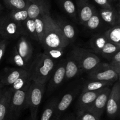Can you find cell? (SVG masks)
Segmentation results:
<instances>
[{"label": "cell", "instance_id": "cell-1", "mask_svg": "<svg viewBox=\"0 0 120 120\" xmlns=\"http://www.w3.org/2000/svg\"><path fill=\"white\" fill-rule=\"evenodd\" d=\"M42 16L45 29L41 44L43 46L46 53L53 59H56L62 56L63 50L69 43L63 36L56 21L50 15L49 8L45 11Z\"/></svg>", "mask_w": 120, "mask_h": 120}, {"label": "cell", "instance_id": "cell-2", "mask_svg": "<svg viewBox=\"0 0 120 120\" xmlns=\"http://www.w3.org/2000/svg\"><path fill=\"white\" fill-rule=\"evenodd\" d=\"M55 60L45 52L36 57L30 67L29 71L32 82L45 84L48 80L55 67Z\"/></svg>", "mask_w": 120, "mask_h": 120}, {"label": "cell", "instance_id": "cell-3", "mask_svg": "<svg viewBox=\"0 0 120 120\" xmlns=\"http://www.w3.org/2000/svg\"><path fill=\"white\" fill-rule=\"evenodd\" d=\"M45 84L33 82L30 83L28 91L26 105L29 108L31 120H37L39 107L42 101Z\"/></svg>", "mask_w": 120, "mask_h": 120}, {"label": "cell", "instance_id": "cell-4", "mask_svg": "<svg viewBox=\"0 0 120 120\" xmlns=\"http://www.w3.org/2000/svg\"><path fill=\"white\" fill-rule=\"evenodd\" d=\"M71 56L77 62L82 71H90L100 63L98 56L84 48H75L71 51Z\"/></svg>", "mask_w": 120, "mask_h": 120}, {"label": "cell", "instance_id": "cell-5", "mask_svg": "<svg viewBox=\"0 0 120 120\" xmlns=\"http://www.w3.org/2000/svg\"><path fill=\"white\" fill-rule=\"evenodd\" d=\"M23 32V25L12 19L8 15L0 17V35L4 39L16 38Z\"/></svg>", "mask_w": 120, "mask_h": 120}, {"label": "cell", "instance_id": "cell-6", "mask_svg": "<svg viewBox=\"0 0 120 120\" xmlns=\"http://www.w3.org/2000/svg\"><path fill=\"white\" fill-rule=\"evenodd\" d=\"M29 87L13 92L9 104L8 116L9 119L11 120L16 119L21 111L26 106L27 95Z\"/></svg>", "mask_w": 120, "mask_h": 120}, {"label": "cell", "instance_id": "cell-7", "mask_svg": "<svg viewBox=\"0 0 120 120\" xmlns=\"http://www.w3.org/2000/svg\"><path fill=\"white\" fill-rule=\"evenodd\" d=\"M120 75L109 63H99L94 69L89 71V78L90 80L103 81H112L116 82L118 80Z\"/></svg>", "mask_w": 120, "mask_h": 120}, {"label": "cell", "instance_id": "cell-8", "mask_svg": "<svg viewBox=\"0 0 120 120\" xmlns=\"http://www.w3.org/2000/svg\"><path fill=\"white\" fill-rule=\"evenodd\" d=\"M120 107V84L119 80L114 82L110 90L105 110L108 116L111 119L116 118L119 114Z\"/></svg>", "mask_w": 120, "mask_h": 120}, {"label": "cell", "instance_id": "cell-9", "mask_svg": "<svg viewBox=\"0 0 120 120\" xmlns=\"http://www.w3.org/2000/svg\"><path fill=\"white\" fill-rule=\"evenodd\" d=\"M110 90L111 89L109 87L104 88L103 91L97 96L93 103L86 110L91 112V113L94 114L98 119L100 120L101 117L106 108L107 102L109 98Z\"/></svg>", "mask_w": 120, "mask_h": 120}, {"label": "cell", "instance_id": "cell-10", "mask_svg": "<svg viewBox=\"0 0 120 120\" xmlns=\"http://www.w3.org/2000/svg\"><path fill=\"white\" fill-rule=\"evenodd\" d=\"M77 18L80 23L84 25L97 11L89 0H77Z\"/></svg>", "mask_w": 120, "mask_h": 120}, {"label": "cell", "instance_id": "cell-11", "mask_svg": "<svg viewBox=\"0 0 120 120\" xmlns=\"http://www.w3.org/2000/svg\"><path fill=\"white\" fill-rule=\"evenodd\" d=\"M78 89L67 93L62 97V99L57 102L55 109L54 116L60 117L61 115L69 108L78 93Z\"/></svg>", "mask_w": 120, "mask_h": 120}, {"label": "cell", "instance_id": "cell-12", "mask_svg": "<svg viewBox=\"0 0 120 120\" xmlns=\"http://www.w3.org/2000/svg\"><path fill=\"white\" fill-rule=\"evenodd\" d=\"M65 66L66 60H63L56 69L48 86V92L49 93L60 85L63 81L65 80Z\"/></svg>", "mask_w": 120, "mask_h": 120}, {"label": "cell", "instance_id": "cell-13", "mask_svg": "<svg viewBox=\"0 0 120 120\" xmlns=\"http://www.w3.org/2000/svg\"><path fill=\"white\" fill-rule=\"evenodd\" d=\"M48 8H49V5L46 0H37L34 2H29L26 8L28 18L35 19L42 15Z\"/></svg>", "mask_w": 120, "mask_h": 120}, {"label": "cell", "instance_id": "cell-14", "mask_svg": "<svg viewBox=\"0 0 120 120\" xmlns=\"http://www.w3.org/2000/svg\"><path fill=\"white\" fill-rule=\"evenodd\" d=\"M104 88L96 91L82 92L79 98L78 112L86 110L96 100L97 96L103 91Z\"/></svg>", "mask_w": 120, "mask_h": 120}, {"label": "cell", "instance_id": "cell-15", "mask_svg": "<svg viewBox=\"0 0 120 120\" xmlns=\"http://www.w3.org/2000/svg\"><path fill=\"white\" fill-rule=\"evenodd\" d=\"M16 48L19 55L28 63L33 55V48L30 42L25 36H21L18 41Z\"/></svg>", "mask_w": 120, "mask_h": 120}, {"label": "cell", "instance_id": "cell-16", "mask_svg": "<svg viewBox=\"0 0 120 120\" xmlns=\"http://www.w3.org/2000/svg\"><path fill=\"white\" fill-rule=\"evenodd\" d=\"M98 14L102 21L111 26L120 24L119 11L114 7L111 9L101 8L100 9Z\"/></svg>", "mask_w": 120, "mask_h": 120}, {"label": "cell", "instance_id": "cell-17", "mask_svg": "<svg viewBox=\"0 0 120 120\" xmlns=\"http://www.w3.org/2000/svg\"><path fill=\"white\" fill-rule=\"evenodd\" d=\"M12 93V91L9 89L4 91L0 97V120H6L8 118L9 104Z\"/></svg>", "mask_w": 120, "mask_h": 120}, {"label": "cell", "instance_id": "cell-18", "mask_svg": "<svg viewBox=\"0 0 120 120\" xmlns=\"http://www.w3.org/2000/svg\"><path fill=\"white\" fill-rule=\"evenodd\" d=\"M28 72V70L23 69H13L9 70L1 79L0 83L3 85H12L20 77Z\"/></svg>", "mask_w": 120, "mask_h": 120}, {"label": "cell", "instance_id": "cell-19", "mask_svg": "<svg viewBox=\"0 0 120 120\" xmlns=\"http://www.w3.org/2000/svg\"><path fill=\"white\" fill-rule=\"evenodd\" d=\"M81 71L82 70L77 62L70 55V57L66 60L65 80H68L74 78L77 76Z\"/></svg>", "mask_w": 120, "mask_h": 120}, {"label": "cell", "instance_id": "cell-20", "mask_svg": "<svg viewBox=\"0 0 120 120\" xmlns=\"http://www.w3.org/2000/svg\"><path fill=\"white\" fill-rule=\"evenodd\" d=\"M56 22L60 28L63 36L68 41L69 44L71 42H73L76 36L75 28L70 23L64 21H57Z\"/></svg>", "mask_w": 120, "mask_h": 120}, {"label": "cell", "instance_id": "cell-21", "mask_svg": "<svg viewBox=\"0 0 120 120\" xmlns=\"http://www.w3.org/2000/svg\"><path fill=\"white\" fill-rule=\"evenodd\" d=\"M114 82L112 81H103V80H91L90 82H87L84 86L82 90V92L90 91H96L100 90L103 88L107 87L112 85Z\"/></svg>", "mask_w": 120, "mask_h": 120}, {"label": "cell", "instance_id": "cell-22", "mask_svg": "<svg viewBox=\"0 0 120 120\" xmlns=\"http://www.w3.org/2000/svg\"><path fill=\"white\" fill-rule=\"evenodd\" d=\"M103 35L109 42L120 46V24L111 26V28L103 33Z\"/></svg>", "mask_w": 120, "mask_h": 120}, {"label": "cell", "instance_id": "cell-23", "mask_svg": "<svg viewBox=\"0 0 120 120\" xmlns=\"http://www.w3.org/2000/svg\"><path fill=\"white\" fill-rule=\"evenodd\" d=\"M109 42L104 35L103 34H98L93 36L90 41L91 48L97 53L100 54L104 46Z\"/></svg>", "mask_w": 120, "mask_h": 120}, {"label": "cell", "instance_id": "cell-24", "mask_svg": "<svg viewBox=\"0 0 120 120\" xmlns=\"http://www.w3.org/2000/svg\"><path fill=\"white\" fill-rule=\"evenodd\" d=\"M30 81L32 80L30 78L29 71H28V72L22 75L14 84H12L11 88H10L11 90L12 91V92H14L17 90L28 88L31 83Z\"/></svg>", "mask_w": 120, "mask_h": 120}, {"label": "cell", "instance_id": "cell-25", "mask_svg": "<svg viewBox=\"0 0 120 120\" xmlns=\"http://www.w3.org/2000/svg\"><path fill=\"white\" fill-rule=\"evenodd\" d=\"M5 4L12 10L26 9L29 2L27 0H3Z\"/></svg>", "mask_w": 120, "mask_h": 120}, {"label": "cell", "instance_id": "cell-26", "mask_svg": "<svg viewBox=\"0 0 120 120\" xmlns=\"http://www.w3.org/2000/svg\"><path fill=\"white\" fill-rule=\"evenodd\" d=\"M61 5L68 15L74 19H77V9L75 3L71 0H61Z\"/></svg>", "mask_w": 120, "mask_h": 120}, {"label": "cell", "instance_id": "cell-27", "mask_svg": "<svg viewBox=\"0 0 120 120\" xmlns=\"http://www.w3.org/2000/svg\"><path fill=\"white\" fill-rule=\"evenodd\" d=\"M57 102H58V100L56 98V99H53L48 103L42 113L41 120H51L53 116L54 115V112H55Z\"/></svg>", "mask_w": 120, "mask_h": 120}, {"label": "cell", "instance_id": "cell-28", "mask_svg": "<svg viewBox=\"0 0 120 120\" xmlns=\"http://www.w3.org/2000/svg\"><path fill=\"white\" fill-rule=\"evenodd\" d=\"M10 18L14 21L23 25V23L28 18V12L26 9L22 10H12L8 15Z\"/></svg>", "mask_w": 120, "mask_h": 120}, {"label": "cell", "instance_id": "cell-29", "mask_svg": "<svg viewBox=\"0 0 120 120\" xmlns=\"http://www.w3.org/2000/svg\"><path fill=\"white\" fill-rule=\"evenodd\" d=\"M23 26L25 32L26 33L27 35L30 36L32 38L38 41L34 19L28 18L23 23Z\"/></svg>", "mask_w": 120, "mask_h": 120}, {"label": "cell", "instance_id": "cell-30", "mask_svg": "<svg viewBox=\"0 0 120 120\" xmlns=\"http://www.w3.org/2000/svg\"><path fill=\"white\" fill-rule=\"evenodd\" d=\"M101 22L102 20L99 14L96 11L93 15L90 17V18L88 20L84 26H86L89 29L95 30L99 28L101 24Z\"/></svg>", "mask_w": 120, "mask_h": 120}, {"label": "cell", "instance_id": "cell-31", "mask_svg": "<svg viewBox=\"0 0 120 120\" xmlns=\"http://www.w3.org/2000/svg\"><path fill=\"white\" fill-rule=\"evenodd\" d=\"M34 21H35V29H36V36H37L38 41L40 43H41L45 29L44 21H43L42 15H40L39 16H38V18H35V19H34Z\"/></svg>", "mask_w": 120, "mask_h": 120}, {"label": "cell", "instance_id": "cell-32", "mask_svg": "<svg viewBox=\"0 0 120 120\" xmlns=\"http://www.w3.org/2000/svg\"><path fill=\"white\" fill-rule=\"evenodd\" d=\"M111 62L109 63L115 70L118 75H120V51L117 52L111 58Z\"/></svg>", "mask_w": 120, "mask_h": 120}, {"label": "cell", "instance_id": "cell-33", "mask_svg": "<svg viewBox=\"0 0 120 120\" xmlns=\"http://www.w3.org/2000/svg\"><path fill=\"white\" fill-rule=\"evenodd\" d=\"M76 120H100V119L90 111L84 110L77 113Z\"/></svg>", "mask_w": 120, "mask_h": 120}, {"label": "cell", "instance_id": "cell-34", "mask_svg": "<svg viewBox=\"0 0 120 120\" xmlns=\"http://www.w3.org/2000/svg\"><path fill=\"white\" fill-rule=\"evenodd\" d=\"M13 62L16 64L17 66L20 68H23L27 64L26 62L23 59L22 57L19 55L17 50H16V46H15L13 49V54H12Z\"/></svg>", "mask_w": 120, "mask_h": 120}, {"label": "cell", "instance_id": "cell-35", "mask_svg": "<svg viewBox=\"0 0 120 120\" xmlns=\"http://www.w3.org/2000/svg\"><path fill=\"white\" fill-rule=\"evenodd\" d=\"M95 2L101 8L104 9H111L114 8L112 4V0H94Z\"/></svg>", "mask_w": 120, "mask_h": 120}, {"label": "cell", "instance_id": "cell-36", "mask_svg": "<svg viewBox=\"0 0 120 120\" xmlns=\"http://www.w3.org/2000/svg\"><path fill=\"white\" fill-rule=\"evenodd\" d=\"M7 45V41L4 39L3 40L0 41V61L3 57L5 52L6 47Z\"/></svg>", "mask_w": 120, "mask_h": 120}, {"label": "cell", "instance_id": "cell-37", "mask_svg": "<svg viewBox=\"0 0 120 120\" xmlns=\"http://www.w3.org/2000/svg\"><path fill=\"white\" fill-rule=\"evenodd\" d=\"M63 120H76V117L73 114H70L67 116Z\"/></svg>", "mask_w": 120, "mask_h": 120}, {"label": "cell", "instance_id": "cell-38", "mask_svg": "<svg viewBox=\"0 0 120 120\" xmlns=\"http://www.w3.org/2000/svg\"><path fill=\"white\" fill-rule=\"evenodd\" d=\"M50 120H60V117H57V116H54L53 118H51Z\"/></svg>", "mask_w": 120, "mask_h": 120}, {"label": "cell", "instance_id": "cell-39", "mask_svg": "<svg viewBox=\"0 0 120 120\" xmlns=\"http://www.w3.org/2000/svg\"><path fill=\"white\" fill-rule=\"evenodd\" d=\"M3 84H1V83H0V95L2 93V87H3Z\"/></svg>", "mask_w": 120, "mask_h": 120}, {"label": "cell", "instance_id": "cell-40", "mask_svg": "<svg viewBox=\"0 0 120 120\" xmlns=\"http://www.w3.org/2000/svg\"><path fill=\"white\" fill-rule=\"evenodd\" d=\"M2 9H3V8H2V4H1V2H0V15H1V12H2Z\"/></svg>", "mask_w": 120, "mask_h": 120}, {"label": "cell", "instance_id": "cell-41", "mask_svg": "<svg viewBox=\"0 0 120 120\" xmlns=\"http://www.w3.org/2000/svg\"><path fill=\"white\" fill-rule=\"evenodd\" d=\"M27 1H28L29 2H34V1H37V0H27Z\"/></svg>", "mask_w": 120, "mask_h": 120}, {"label": "cell", "instance_id": "cell-42", "mask_svg": "<svg viewBox=\"0 0 120 120\" xmlns=\"http://www.w3.org/2000/svg\"><path fill=\"white\" fill-rule=\"evenodd\" d=\"M2 93H3V92H2ZM2 94H1L0 95V97H1V95H2Z\"/></svg>", "mask_w": 120, "mask_h": 120}, {"label": "cell", "instance_id": "cell-43", "mask_svg": "<svg viewBox=\"0 0 120 120\" xmlns=\"http://www.w3.org/2000/svg\"><path fill=\"white\" fill-rule=\"evenodd\" d=\"M0 39H1V35H0Z\"/></svg>", "mask_w": 120, "mask_h": 120}]
</instances>
